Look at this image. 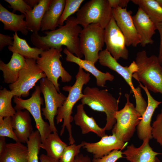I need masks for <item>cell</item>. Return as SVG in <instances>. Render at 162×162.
Segmentation results:
<instances>
[{"mask_svg": "<svg viewBox=\"0 0 162 162\" xmlns=\"http://www.w3.org/2000/svg\"><path fill=\"white\" fill-rule=\"evenodd\" d=\"M59 27L55 30L44 32L45 36L33 33L30 36L32 43L44 51L51 48L62 49V46H64L70 53L82 58L83 55L80 49L79 35L82 28L77 24L76 18L69 17L64 25Z\"/></svg>", "mask_w": 162, "mask_h": 162, "instance_id": "6da1fadb", "label": "cell"}, {"mask_svg": "<svg viewBox=\"0 0 162 162\" xmlns=\"http://www.w3.org/2000/svg\"><path fill=\"white\" fill-rule=\"evenodd\" d=\"M75 78V82L72 86H66L63 87V90L68 92V94L63 105L58 109L56 117L57 124L63 121L60 135H62L66 128L68 133L70 145L74 144L75 142L72 134L71 124L74 120V117L71 116L73 108L76 103L81 99L83 96L82 92L83 86L88 83L91 79L90 74L86 73L80 67Z\"/></svg>", "mask_w": 162, "mask_h": 162, "instance_id": "7a4b0ae2", "label": "cell"}, {"mask_svg": "<svg viewBox=\"0 0 162 162\" xmlns=\"http://www.w3.org/2000/svg\"><path fill=\"white\" fill-rule=\"evenodd\" d=\"M135 61L138 69L133 77L143 83L148 90L162 94V65L158 56H148L143 50L136 53Z\"/></svg>", "mask_w": 162, "mask_h": 162, "instance_id": "3957f363", "label": "cell"}, {"mask_svg": "<svg viewBox=\"0 0 162 162\" xmlns=\"http://www.w3.org/2000/svg\"><path fill=\"white\" fill-rule=\"evenodd\" d=\"M82 104L86 105L94 111L105 113L106 123L104 128L105 130L112 129L116 123L115 117L118 110L119 100L106 89H100L96 87L87 86L83 92Z\"/></svg>", "mask_w": 162, "mask_h": 162, "instance_id": "277c9868", "label": "cell"}, {"mask_svg": "<svg viewBox=\"0 0 162 162\" xmlns=\"http://www.w3.org/2000/svg\"><path fill=\"white\" fill-rule=\"evenodd\" d=\"M112 9L108 0H90L77 11L76 22L83 28L93 23L104 29L112 16Z\"/></svg>", "mask_w": 162, "mask_h": 162, "instance_id": "5b68a950", "label": "cell"}, {"mask_svg": "<svg viewBox=\"0 0 162 162\" xmlns=\"http://www.w3.org/2000/svg\"><path fill=\"white\" fill-rule=\"evenodd\" d=\"M62 50L51 48L44 50L36 60L38 67L58 92H60V84L58 80L60 77L62 82H70L72 79V76L63 67L60 61Z\"/></svg>", "mask_w": 162, "mask_h": 162, "instance_id": "8992f818", "label": "cell"}, {"mask_svg": "<svg viewBox=\"0 0 162 162\" xmlns=\"http://www.w3.org/2000/svg\"><path fill=\"white\" fill-rule=\"evenodd\" d=\"M130 95L126 93V102L124 107L116 113V122L112 129V134L124 142L133 136L142 116L130 100Z\"/></svg>", "mask_w": 162, "mask_h": 162, "instance_id": "52a82bcc", "label": "cell"}, {"mask_svg": "<svg viewBox=\"0 0 162 162\" xmlns=\"http://www.w3.org/2000/svg\"><path fill=\"white\" fill-rule=\"evenodd\" d=\"M80 49L85 60L95 64L104 45V29L97 24L84 27L79 35Z\"/></svg>", "mask_w": 162, "mask_h": 162, "instance_id": "ba28073f", "label": "cell"}, {"mask_svg": "<svg viewBox=\"0 0 162 162\" xmlns=\"http://www.w3.org/2000/svg\"><path fill=\"white\" fill-rule=\"evenodd\" d=\"M35 90L31 97L27 99L14 96L13 99L15 104L14 108L16 111L26 110L32 116L36 124V127L41 136L42 142L52 132L48 123L45 122L42 117L41 106L44 104V100L40 96V86H35Z\"/></svg>", "mask_w": 162, "mask_h": 162, "instance_id": "9c48e42d", "label": "cell"}, {"mask_svg": "<svg viewBox=\"0 0 162 162\" xmlns=\"http://www.w3.org/2000/svg\"><path fill=\"white\" fill-rule=\"evenodd\" d=\"M26 65L20 71L17 80L9 86L14 96H28L30 90L35 86L36 83L40 80L46 77L37 64L36 60L26 59Z\"/></svg>", "mask_w": 162, "mask_h": 162, "instance_id": "30bf717a", "label": "cell"}, {"mask_svg": "<svg viewBox=\"0 0 162 162\" xmlns=\"http://www.w3.org/2000/svg\"><path fill=\"white\" fill-rule=\"evenodd\" d=\"M40 83L45 104L44 107L41 109L42 114L45 119L48 120L52 132H57L54 118L57 115L58 109L63 105L67 97L58 93L53 84L46 77L41 79Z\"/></svg>", "mask_w": 162, "mask_h": 162, "instance_id": "8fae6325", "label": "cell"}, {"mask_svg": "<svg viewBox=\"0 0 162 162\" xmlns=\"http://www.w3.org/2000/svg\"><path fill=\"white\" fill-rule=\"evenodd\" d=\"M104 41L106 49L116 60L128 59L129 52L124 37L113 16L104 29Z\"/></svg>", "mask_w": 162, "mask_h": 162, "instance_id": "7c38bea8", "label": "cell"}, {"mask_svg": "<svg viewBox=\"0 0 162 162\" xmlns=\"http://www.w3.org/2000/svg\"><path fill=\"white\" fill-rule=\"evenodd\" d=\"M99 56L98 61L100 65L116 72L123 77L131 88L135 99L142 96L141 88L139 86L135 88L132 82L133 75L138 69L135 61L128 66H123L118 62L106 49L99 52Z\"/></svg>", "mask_w": 162, "mask_h": 162, "instance_id": "4fadbf2b", "label": "cell"}, {"mask_svg": "<svg viewBox=\"0 0 162 162\" xmlns=\"http://www.w3.org/2000/svg\"><path fill=\"white\" fill-rule=\"evenodd\" d=\"M112 16L124 37L127 46L135 47L140 44V38L133 21L132 12L126 8L119 7L112 8Z\"/></svg>", "mask_w": 162, "mask_h": 162, "instance_id": "5bb4252c", "label": "cell"}, {"mask_svg": "<svg viewBox=\"0 0 162 162\" xmlns=\"http://www.w3.org/2000/svg\"><path fill=\"white\" fill-rule=\"evenodd\" d=\"M82 142L84 144L82 147L93 154L94 158H101L115 149H124L128 143L122 141L114 134L106 135L101 138L99 141L94 143Z\"/></svg>", "mask_w": 162, "mask_h": 162, "instance_id": "9a60e30c", "label": "cell"}, {"mask_svg": "<svg viewBox=\"0 0 162 162\" xmlns=\"http://www.w3.org/2000/svg\"><path fill=\"white\" fill-rule=\"evenodd\" d=\"M137 32L140 37V45L145 47L148 44H152V39L157 30L155 24L146 14L139 7L136 14L132 16Z\"/></svg>", "mask_w": 162, "mask_h": 162, "instance_id": "2e32d148", "label": "cell"}, {"mask_svg": "<svg viewBox=\"0 0 162 162\" xmlns=\"http://www.w3.org/2000/svg\"><path fill=\"white\" fill-rule=\"evenodd\" d=\"M139 86L145 92L147 97L148 105L141 119L137 126L138 137L143 140L147 138L150 140L152 138V127L151 125L152 116L155 109L162 103L155 99L150 94L146 87L140 82Z\"/></svg>", "mask_w": 162, "mask_h": 162, "instance_id": "e0dca14e", "label": "cell"}, {"mask_svg": "<svg viewBox=\"0 0 162 162\" xmlns=\"http://www.w3.org/2000/svg\"><path fill=\"white\" fill-rule=\"evenodd\" d=\"M150 140L148 138L143 140L139 147H135L132 144L127 146L123 154L130 162H160L157 155L162 154L153 150L149 144Z\"/></svg>", "mask_w": 162, "mask_h": 162, "instance_id": "ac0fdd59", "label": "cell"}, {"mask_svg": "<svg viewBox=\"0 0 162 162\" xmlns=\"http://www.w3.org/2000/svg\"><path fill=\"white\" fill-rule=\"evenodd\" d=\"M63 52L66 55L65 59L67 61L76 64L79 67L93 75L96 79L98 86L105 87L107 81L112 82L114 80V76L110 73L108 72L104 73L99 70L96 68L94 64L75 56L69 52L66 48L64 49Z\"/></svg>", "mask_w": 162, "mask_h": 162, "instance_id": "d6986e66", "label": "cell"}, {"mask_svg": "<svg viewBox=\"0 0 162 162\" xmlns=\"http://www.w3.org/2000/svg\"><path fill=\"white\" fill-rule=\"evenodd\" d=\"M30 114L26 110H19L11 117L14 132L21 143H26L34 131Z\"/></svg>", "mask_w": 162, "mask_h": 162, "instance_id": "ffe728a7", "label": "cell"}, {"mask_svg": "<svg viewBox=\"0 0 162 162\" xmlns=\"http://www.w3.org/2000/svg\"><path fill=\"white\" fill-rule=\"evenodd\" d=\"M26 64V59L18 53L13 52L9 62L5 63L0 60V70L3 72L4 82L11 84L17 80L20 71Z\"/></svg>", "mask_w": 162, "mask_h": 162, "instance_id": "44dd1931", "label": "cell"}, {"mask_svg": "<svg viewBox=\"0 0 162 162\" xmlns=\"http://www.w3.org/2000/svg\"><path fill=\"white\" fill-rule=\"evenodd\" d=\"M74 120L75 124L80 128L83 134L92 132L101 138L107 135L104 128L100 127L93 117H89L86 114L84 105L82 104L76 106V112Z\"/></svg>", "mask_w": 162, "mask_h": 162, "instance_id": "7402d4cb", "label": "cell"}, {"mask_svg": "<svg viewBox=\"0 0 162 162\" xmlns=\"http://www.w3.org/2000/svg\"><path fill=\"white\" fill-rule=\"evenodd\" d=\"M25 14L18 15L11 12L0 4V21L3 24V29L17 32H20L26 35L28 33Z\"/></svg>", "mask_w": 162, "mask_h": 162, "instance_id": "603a6c76", "label": "cell"}, {"mask_svg": "<svg viewBox=\"0 0 162 162\" xmlns=\"http://www.w3.org/2000/svg\"><path fill=\"white\" fill-rule=\"evenodd\" d=\"M66 1L52 0L42 20L41 25L42 31L55 30L59 26V21L64 10Z\"/></svg>", "mask_w": 162, "mask_h": 162, "instance_id": "cb8c5ba5", "label": "cell"}, {"mask_svg": "<svg viewBox=\"0 0 162 162\" xmlns=\"http://www.w3.org/2000/svg\"><path fill=\"white\" fill-rule=\"evenodd\" d=\"M52 0H40L38 4L25 14L27 28L33 33H38L41 29L42 20Z\"/></svg>", "mask_w": 162, "mask_h": 162, "instance_id": "d4e9b609", "label": "cell"}, {"mask_svg": "<svg viewBox=\"0 0 162 162\" xmlns=\"http://www.w3.org/2000/svg\"><path fill=\"white\" fill-rule=\"evenodd\" d=\"M28 149L20 142L7 143L0 154V162H27Z\"/></svg>", "mask_w": 162, "mask_h": 162, "instance_id": "484cf974", "label": "cell"}, {"mask_svg": "<svg viewBox=\"0 0 162 162\" xmlns=\"http://www.w3.org/2000/svg\"><path fill=\"white\" fill-rule=\"evenodd\" d=\"M67 145L62 141L57 132L50 134L40 145L48 156L59 160Z\"/></svg>", "mask_w": 162, "mask_h": 162, "instance_id": "4316f807", "label": "cell"}, {"mask_svg": "<svg viewBox=\"0 0 162 162\" xmlns=\"http://www.w3.org/2000/svg\"><path fill=\"white\" fill-rule=\"evenodd\" d=\"M14 43L12 46L8 47L9 50L12 52L18 53L26 59L36 60L39 57L44 50L37 47H31L26 40L20 38L17 33L13 34Z\"/></svg>", "mask_w": 162, "mask_h": 162, "instance_id": "83f0119b", "label": "cell"}, {"mask_svg": "<svg viewBox=\"0 0 162 162\" xmlns=\"http://www.w3.org/2000/svg\"><path fill=\"white\" fill-rule=\"evenodd\" d=\"M155 24L162 22V7L156 0H132Z\"/></svg>", "mask_w": 162, "mask_h": 162, "instance_id": "f1b7e54d", "label": "cell"}, {"mask_svg": "<svg viewBox=\"0 0 162 162\" xmlns=\"http://www.w3.org/2000/svg\"><path fill=\"white\" fill-rule=\"evenodd\" d=\"M14 96L12 91L4 88L0 90V117H11L16 111L12 106L11 100Z\"/></svg>", "mask_w": 162, "mask_h": 162, "instance_id": "f546056e", "label": "cell"}, {"mask_svg": "<svg viewBox=\"0 0 162 162\" xmlns=\"http://www.w3.org/2000/svg\"><path fill=\"white\" fill-rule=\"evenodd\" d=\"M42 142L41 138L39 131H33L27 142L28 149V157L27 162H39L38 155Z\"/></svg>", "mask_w": 162, "mask_h": 162, "instance_id": "4dcf8cb0", "label": "cell"}, {"mask_svg": "<svg viewBox=\"0 0 162 162\" xmlns=\"http://www.w3.org/2000/svg\"><path fill=\"white\" fill-rule=\"evenodd\" d=\"M83 0H66L65 7L60 18L59 26L63 25L64 21L70 16L78 11Z\"/></svg>", "mask_w": 162, "mask_h": 162, "instance_id": "1f68e13d", "label": "cell"}, {"mask_svg": "<svg viewBox=\"0 0 162 162\" xmlns=\"http://www.w3.org/2000/svg\"><path fill=\"white\" fill-rule=\"evenodd\" d=\"M84 144L81 143L76 145L75 144L68 146L64 149L58 161L59 162H75L76 157L80 152Z\"/></svg>", "mask_w": 162, "mask_h": 162, "instance_id": "d6a6232c", "label": "cell"}, {"mask_svg": "<svg viewBox=\"0 0 162 162\" xmlns=\"http://www.w3.org/2000/svg\"><path fill=\"white\" fill-rule=\"evenodd\" d=\"M0 136L8 137L16 142H20L14 132L11 117H0Z\"/></svg>", "mask_w": 162, "mask_h": 162, "instance_id": "836d02e7", "label": "cell"}, {"mask_svg": "<svg viewBox=\"0 0 162 162\" xmlns=\"http://www.w3.org/2000/svg\"><path fill=\"white\" fill-rule=\"evenodd\" d=\"M152 127V138L162 146V109L153 122Z\"/></svg>", "mask_w": 162, "mask_h": 162, "instance_id": "e575fe53", "label": "cell"}, {"mask_svg": "<svg viewBox=\"0 0 162 162\" xmlns=\"http://www.w3.org/2000/svg\"><path fill=\"white\" fill-rule=\"evenodd\" d=\"M5 2L9 3L10 6H8L9 8L13 9V13H14L18 11L25 14L26 12L33 9L28 5L23 0H5Z\"/></svg>", "mask_w": 162, "mask_h": 162, "instance_id": "d590c367", "label": "cell"}, {"mask_svg": "<svg viewBox=\"0 0 162 162\" xmlns=\"http://www.w3.org/2000/svg\"><path fill=\"white\" fill-rule=\"evenodd\" d=\"M121 150L115 149L108 154L100 158H93L92 162H116L118 159L123 158Z\"/></svg>", "mask_w": 162, "mask_h": 162, "instance_id": "8d00e7d4", "label": "cell"}, {"mask_svg": "<svg viewBox=\"0 0 162 162\" xmlns=\"http://www.w3.org/2000/svg\"><path fill=\"white\" fill-rule=\"evenodd\" d=\"M14 38L9 35L0 34V50H2L5 46H12Z\"/></svg>", "mask_w": 162, "mask_h": 162, "instance_id": "74e56055", "label": "cell"}, {"mask_svg": "<svg viewBox=\"0 0 162 162\" xmlns=\"http://www.w3.org/2000/svg\"><path fill=\"white\" fill-rule=\"evenodd\" d=\"M157 30L158 31L160 36V44L158 59L160 64L162 65V22L155 24Z\"/></svg>", "mask_w": 162, "mask_h": 162, "instance_id": "f35d334b", "label": "cell"}, {"mask_svg": "<svg viewBox=\"0 0 162 162\" xmlns=\"http://www.w3.org/2000/svg\"><path fill=\"white\" fill-rule=\"evenodd\" d=\"M112 8L117 7L122 8H126L129 2V0H108Z\"/></svg>", "mask_w": 162, "mask_h": 162, "instance_id": "ab89813d", "label": "cell"}, {"mask_svg": "<svg viewBox=\"0 0 162 162\" xmlns=\"http://www.w3.org/2000/svg\"><path fill=\"white\" fill-rule=\"evenodd\" d=\"M75 162H92L91 158L88 155L79 154L76 157Z\"/></svg>", "mask_w": 162, "mask_h": 162, "instance_id": "60d3db41", "label": "cell"}, {"mask_svg": "<svg viewBox=\"0 0 162 162\" xmlns=\"http://www.w3.org/2000/svg\"><path fill=\"white\" fill-rule=\"evenodd\" d=\"M39 158L40 162H59L58 160L51 158L44 154H41Z\"/></svg>", "mask_w": 162, "mask_h": 162, "instance_id": "b9f144b4", "label": "cell"}, {"mask_svg": "<svg viewBox=\"0 0 162 162\" xmlns=\"http://www.w3.org/2000/svg\"><path fill=\"white\" fill-rule=\"evenodd\" d=\"M6 144L5 137L0 136V154L4 151Z\"/></svg>", "mask_w": 162, "mask_h": 162, "instance_id": "7bdbcfd3", "label": "cell"}, {"mask_svg": "<svg viewBox=\"0 0 162 162\" xmlns=\"http://www.w3.org/2000/svg\"><path fill=\"white\" fill-rule=\"evenodd\" d=\"M40 0H24L26 3L32 8L37 6Z\"/></svg>", "mask_w": 162, "mask_h": 162, "instance_id": "ee69618b", "label": "cell"}, {"mask_svg": "<svg viewBox=\"0 0 162 162\" xmlns=\"http://www.w3.org/2000/svg\"><path fill=\"white\" fill-rule=\"evenodd\" d=\"M162 7V0H156Z\"/></svg>", "mask_w": 162, "mask_h": 162, "instance_id": "f6af8a7d", "label": "cell"}]
</instances>
